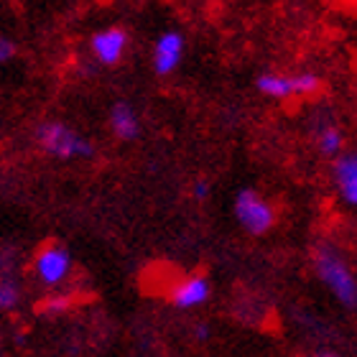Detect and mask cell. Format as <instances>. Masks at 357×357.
Returning a JSON list of instances; mask_svg holds the SVG:
<instances>
[{"label": "cell", "instance_id": "obj_12", "mask_svg": "<svg viewBox=\"0 0 357 357\" xmlns=\"http://www.w3.org/2000/svg\"><path fill=\"white\" fill-rule=\"evenodd\" d=\"M342 149H344L342 133L332 126L321 128V133H319V151L321 153H324V156H340Z\"/></svg>", "mask_w": 357, "mask_h": 357}, {"label": "cell", "instance_id": "obj_3", "mask_svg": "<svg viewBox=\"0 0 357 357\" xmlns=\"http://www.w3.org/2000/svg\"><path fill=\"white\" fill-rule=\"evenodd\" d=\"M235 217L250 235H263L273 227V207L255 189H243L235 199Z\"/></svg>", "mask_w": 357, "mask_h": 357}, {"label": "cell", "instance_id": "obj_7", "mask_svg": "<svg viewBox=\"0 0 357 357\" xmlns=\"http://www.w3.org/2000/svg\"><path fill=\"white\" fill-rule=\"evenodd\" d=\"M181 54H184V36L178 31H166L164 36L156 41V49H153V67H156L158 75L174 72L181 61Z\"/></svg>", "mask_w": 357, "mask_h": 357}, {"label": "cell", "instance_id": "obj_2", "mask_svg": "<svg viewBox=\"0 0 357 357\" xmlns=\"http://www.w3.org/2000/svg\"><path fill=\"white\" fill-rule=\"evenodd\" d=\"M36 143L54 158L61 161H72V158H87L92 156V143L84 141L82 135H77L75 130L64 123H41L36 128Z\"/></svg>", "mask_w": 357, "mask_h": 357}, {"label": "cell", "instance_id": "obj_5", "mask_svg": "<svg viewBox=\"0 0 357 357\" xmlns=\"http://www.w3.org/2000/svg\"><path fill=\"white\" fill-rule=\"evenodd\" d=\"M33 271H36L41 283H46V286H59L72 273V255H69L67 248L46 245L38 250L36 261H33Z\"/></svg>", "mask_w": 357, "mask_h": 357}, {"label": "cell", "instance_id": "obj_8", "mask_svg": "<svg viewBox=\"0 0 357 357\" xmlns=\"http://www.w3.org/2000/svg\"><path fill=\"white\" fill-rule=\"evenodd\" d=\"M209 298V281L204 275H189L172 289V301L178 309H197Z\"/></svg>", "mask_w": 357, "mask_h": 357}, {"label": "cell", "instance_id": "obj_1", "mask_svg": "<svg viewBox=\"0 0 357 357\" xmlns=\"http://www.w3.org/2000/svg\"><path fill=\"white\" fill-rule=\"evenodd\" d=\"M314 266H317V273L324 283H327L332 294H335L344 306L355 309L357 304V283L355 275H352L350 266L344 263V258L337 253L335 248H319L317 255H314Z\"/></svg>", "mask_w": 357, "mask_h": 357}, {"label": "cell", "instance_id": "obj_14", "mask_svg": "<svg viewBox=\"0 0 357 357\" xmlns=\"http://www.w3.org/2000/svg\"><path fill=\"white\" fill-rule=\"evenodd\" d=\"M15 54V46L10 44V41H8V38H3L0 36V64H3V61H8L10 59V56H13Z\"/></svg>", "mask_w": 357, "mask_h": 357}, {"label": "cell", "instance_id": "obj_15", "mask_svg": "<svg viewBox=\"0 0 357 357\" xmlns=\"http://www.w3.org/2000/svg\"><path fill=\"white\" fill-rule=\"evenodd\" d=\"M207 194H209V184H207V181H197V184H194V197H197V199H204Z\"/></svg>", "mask_w": 357, "mask_h": 357}, {"label": "cell", "instance_id": "obj_9", "mask_svg": "<svg viewBox=\"0 0 357 357\" xmlns=\"http://www.w3.org/2000/svg\"><path fill=\"white\" fill-rule=\"evenodd\" d=\"M335 178L342 192V199L355 207L357 204V158L355 153H340L335 161Z\"/></svg>", "mask_w": 357, "mask_h": 357}, {"label": "cell", "instance_id": "obj_13", "mask_svg": "<svg viewBox=\"0 0 357 357\" xmlns=\"http://www.w3.org/2000/svg\"><path fill=\"white\" fill-rule=\"evenodd\" d=\"M21 301V289L13 278H0V312H13Z\"/></svg>", "mask_w": 357, "mask_h": 357}, {"label": "cell", "instance_id": "obj_11", "mask_svg": "<svg viewBox=\"0 0 357 357\" xmlns=\"http://www.w3.org/2000/svg\"><path fill=\"white\" fill-rule=\"evenodd\" d=\"M72 306H75L72 294H49V296L38 304V312L44 314V317H59V314H67Z\"/></svg>", "mask_w": 357, "mask_h": 357}, {"label": "cell", "instance_id": "obj_10", "mask_svg": "<svg viewBox=\"0 0 357 357\" xmlns=\"http://www.w3.org/2000/svg\"><path fill=\"white\" fill-rule=\"evenodd\" d=\"M110 128L120 141H133L141 133V120H138V115H135L130 105L118 102L110 112Z\"/></svg>", "mask_w": 357, "mask_h": 357}, {"label": "cell", "instance_id": "obj_6", "mask_svg": "<svg viewBox=\"0 0 357 357\" xmlns=\"http://www.w3.org/2000/svg\"><path fill=\"white\" fill-rule=\"evenodd\" d=\"M126 46H128V33L120 26L105 29L92 36V54H95L97 61L105 64V67L118 64L123 59V54H126Z\"/></svg>", "mask_w": 357, "mask_h": 357}, {"label": "cell", "instance_id": "obj_17", "mask_svg": "<svg viewBox=\"0 0 357 357\" xmlns=\"http://www.w3.org/2000/svg\"><path fill=\"white\" fill-rule=\"evenodd\" d=\"M319 357H340V355H335V352H321Z\"/></svg>", "mask_w": 357, "mask_h": 357}, {"label": "cell", "instance_id": "obj_16", "mask_svg": "<svg viewBox=\"0 0 357 357\" xmlns=\"http://www.w3.org/2000/svg\"><path fill=\"white\" fill-rule=\"evenodd\" d=\"M197 337H199V340H207V337H209L207 324H197Z\"/></svg>", "mask_w": 357, "mask_h": 357}, {"label": "cell", "instance_id": "obj_4", "mask_svg": "<svg viewBox=\"0 0 357 357\" xmlns=\"http://www.w3.org/2000/svg\"><path fill=\"white\" fill-rule=\"evenodd\" d=\"M258 89L263 95L275 100H289V97H312L321 89V79L317 75H263L258 77Z\"/></svg>", "mask_w": 357, "mask_h": 357}]
</instances>
